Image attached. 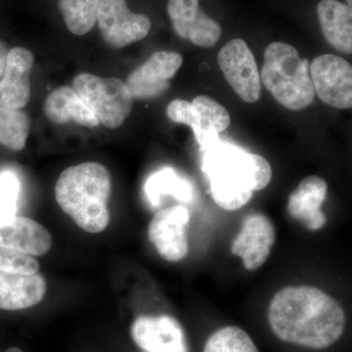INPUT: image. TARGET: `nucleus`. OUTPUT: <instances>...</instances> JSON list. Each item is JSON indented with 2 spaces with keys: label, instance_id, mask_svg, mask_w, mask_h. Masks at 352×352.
<instances>
[{
  "label": "nucleus",
  "instance_id": "f8f14e48",
  "mask_svg": "<svg viewBox=\"0 0 352 352\" xmlns=\"http://www.w3.org/2000/svg\"><path fill=\"white\" fill-rule=\"evenodd\" d=\"M275 243V228L263 214L247 215L231 245L234 256L242 258L245 270L254 271L265 263Z\"/></svg>",
  "mask_w": 352,
  "mask_h": 352
},
{
  "label": "nucleus",
  "instance_id": "cd10ccee",
  "mask_svg": "<svg viewBox=\"0 0 352 352\" xmlns=\"http://www.w3.org/2000/svg\"><path fill=\"white\" fill-rule=\"evenodd\" d=\"M9 51H7L6 46L0 41V80H1L2 75L6 69L7 56H8Z\"/></svg>",
  "mask_w": 352,
  "mask_h": 352
},
{
  "label": "nucleus",
  "instance_id": "f3484780",
  "mask_svg": "<svg viewBox=\"0 0 352 352\" xmlns=\"http://www.w3.org/2000/svg\"><path fill=\"white\" fill-rule=\"evenodd\" d=\"M46 282L41 275L18 274L0 271V309H27L45 296Z\"/></svg>",
  "mask_w": 352,
  "mask_h": 352
},
{
  "label": "nucleus",
  "instance_id": "aec40b11",
  "mask_svg": "<svg viewBox=\"0 0 352 352\" xmlns=\"http://www.w3.org/2000/svg\"><path fill=\"white\" fill-rule=\"evenodd\" d=\"M145 193L154 208L159 207L164 196L175 197L176 200L183 203H190L193 199V188L188 180L168 168L150 176L146 182Z\"/></svg>",
  "mask_w": 352,
  "mask_h": 352
},
{
  "label": "nucleus",
  "instance_id": "393cba45",
  "mask_svg": "<svg viewBox=\"0 0 352 352\" xmlns=\"http://www.w3.org/2000/svg\"><path fill=\"white\" fill-rule=\"evenodd\" d=\"M20 182L12 171L0 173V221H6L16 217Z\"/></svg>",
  "mask_w": 352,
  "mask_h": 352
},
{
  "label": "nucleus",
  "instance_id": "f257e3e1",
  "mask_svg": "<svg viewBox=\"0 0 352 352\" xmlns=\"http://www.w3.org/2000/svg\"><path fill=\"white\" fill-rule=\"evenodd\" d=\"M268 321L280 340L320 351L340 340L346 318L342 305L325 292L296 286L286 287L273 296Z\"/></svg>",
  "mask_w": 352,
  "mask_h": 352
},
{
  "label": "nucleus",
  "instance_id": "412c9836",
  "mask_svg": "<svg viewBox=\"0 0 352 352\" xmlns=\"http://www.w3.org/2000/svg\"><path fill=\"white\" fill-rule=\"evenodd\" d=\"M192 103L200 117L201 140L199 144L206 150L219 142L217 135L228 129L230 115L219 102L206 95L197 96Z\"/></svg>",
  "mask_w": 352,
  "mask_h": 352
},
{
  "label": "nucleus",
  "instance_id": "1a4fd4ad",
  "mask_svg": "<svg viewBox=\"0 0 352 352\" xmlns=\"http://www.w3.org/2000/svg\"><path fill=\"white\" fill-rule=\"evenodd\" d=\"M189 221V210L184 206H173L155 214L148 227V236L162 258L177 263L186 256Z\"/></svg>",
  "mask_w": 352,
  "mask_h": 352
},
{
  "label": "nucleus",
  "instance_id": "6ab92c4d",
  "mask_svg": "<svg viewBox=\"0 0 352 352\" xmlns=\"http://www.w3.org/2000/svg\"><path fill=\"white\" fill-rule=\"evenodd\" d=\"M43 110L47 120L53 124H66L73 120L88 129H94L100 124L75 89L69 87L53 90L44 102Z\"/></svg>",
  "mask_w": 352,
  "mask_h": 352
},
{
  "label": "nucleus",
  "instance_id": "ddd939ff",
  "mask_svg": "<svg viewBox=\"0 0 352 352\" xmlns=\"http://www.w3.org/2000/svg\"><path fill=\"white\" fill-rule=\"evenodd\" d=\"M168 13L178 36L196 45L212 47L221 36V27L201 10L199 0H168Z\"/></svg>",
  "mask_w": 352,
  "mask_h": 352
},
{
  "label": "nucleus",
  "instance_id": "a211bd4d",
  "mask_svg": "<svg viewBox=\"0 0 352 352\" xmlns=\"http://www.w3.org/2000/svg\"><path fill=\"white\" fill-rule=\"evenodd\" d=\"M317 16L322 34L340 52L352 54V8L339 0H321Z\"/></svg>",
  "mask_w": 352,
  "mask_h": 352
},
{
  "label": "nucleus",
  "instance_id": "4be33fe9",
  "mask_svg": "<svg viewBox=\"0 0 352 352\" xmlns=\"http://www.w3.org/2000/svg\"><path fill=\"white\" fill-rule=\"evenodd\" d=\"M100 0H59L65 24L72 34L83 36L91 31L98 17Z\"/></svg>",
  "mask_w": 352,
  "mask_h": 352
},
{
  "label": "nucleus",
  "instance_id": "2eb2a0df",
  "mask_svg": "<svg viewBox=\"0 0 352 352\" xmlns=\"http://www.w3.org/2000/svg\"><path fill=\"white\" fill-rule=\"evenodd\" d=\"M327 182L323 178L317 175L305 178L289 194V215L300 220L308 230H319L327 221L321 208L327 196Z\"/></svg>",
  "mask_w": 352,
  "mask_h": 352
},
{
  "label": "nucleus",
  "instance_id": "c756f323",
  "mask_svg": "<svg viewBox=\"0 0 352 352\" xmlns=\"http://www.w3.org/2000/svg\"><path fill=\"white\" fill-rule=\"evenodd\" d=\"M347 4L352 8V0H346Z\"/></svg>",
  "mask_w": 352,
  "mask_h": 352
},
{
  "label": "nucleus",
  "instance_id": "c85d7f7f",
  "mask_svg": "<svg viewBox=\"0 0 352 352\" xmlns=\"http://www.w3.org/2000/svg\"><path fill=\"white\" fill-rule=\"evenodd\" d=\"M6 352H24L22 349H18V347H10Z\"/></svg>",
  "mask_w": 352,
  "mask_h": 352
},
{
  "label": "nucleus",
  "instance_id": "bb28decb",
  "mask_svg": "<svg viewBox=\"0 0 352 352\" xmlns=\"http://www.w3.org/2000/svg\"><path fill=\"white\" fill-rule=\"evenodd\" d=\"M168 119L177 124H186L191 127L198 143L201 140V122L199 113L192 102L175 99L168 104L166 108Z\"/></svg>",
  "mask_w": 352,
  "mask_h": 352
},
{
  "label": "nucleus",
  "instance_id": "423d86ee",
  "mask_svg": "<svg viewBox=\"0 0 352 352\" xmlns=\"http://www.w3.org/2000/svg\"><path fill=\"white\" fill-rule=\"evenodd\" d=\"M217 61L235 94L247 103L261 98V76L258 65L245 41L234 38L221 48Z\"/></svg>",
  "mask_w": 352,
  "mask_h": 352
},
{
  "label": "nucleus",
  "instance_id": "6e6552de",
  "mask_svg": "<svg viewBox=\"0 0 352 352\" xmlns=\"http://www.w3.org/2000/svg\"><path fill=\"white\" fill-rule=\"evenodd\" d=\"M315 94L333 108H352V66L332 54L315 58L310 66Z\"/></svg>",
  "mask_w": 352,
  "mask_h": 352
},
{
  "label": "nucleus",
  "instance_id": "20e7f679",
  "mask_svg": "<svg viewBox=\"0 0 352 352\" xmlns=\"http://www.w3.org/2000/svg\"><path fill=\"white\" fill-rule=\"evenodd\" d=\"M261 78L275 100L289 110H302L314 100L307 60L302 59L291 44L273 43L267 46Z\"/></svg>",
  "mask_w": 352,
  "mask_h": 352
},
{
  "label": "nucleus",
  "instance_id": "b1692460",
  "mask_svg": "<svg viewBox=\"0 0 352 352\" xmlns=\"http://www.w3.org/2000/svg\"><path fill=\"white\" fill-rule=\"evenodd\" d=\"M204 352H258L254 340L237 326L215 331L206 342Z\"/></svg>",
  "mask_w": 352,
  "mask_h": 352
},
{
  "label": "nucleus",
  "instance_id": "39448f33",
  "mask_svg": "<svg viewBox=\"0 0 352 352\" xmlns=\"http://www.w3.org/2000/svg\"><path fill=\"white\" fill-rule=\"evenodd\" d=\"M73 88L99 122L108 129L122 126L132 112L133 97L120 78L80 74L74 78Z\"/></svg>",
  "mask_w": 352,
  "mask_h": 352
},
{
  "label": "nucleus",
  "instance_id": "f03ea898",
  "mask_svg": "<svg viewBox=\"0 0 352 352\" xmlns=\"http://www.w3.org/2000/svg\"><path fill=\"white\" fill-rule=\"evenodd\" d=\"M110 193V173L103 164L95 162L66 168L55 186L59 207L88 233H100L108 226Z\"/></svg>",
  "mask_w": 352,
  "mask_h": 352
},
{
  "label": "nucleus",
  "instance_id": "dca6fc26",
  "mask_svg": "<svg viewBox=\"0 0 352 352\" xmlns=\"http://www.w3.org/2000/svg\"><path fill=\"white\" fill-rule=\"evenodd\" d=\"M0 245L39 256L50 251L52 237L50 231L36 220L16 215L6 221H0Z\"/></svg>",
  "mask_w": 352,
  "mask_h": 352
},
{
  "label": "nucleus",
  "instance_id": "4468645a",
  "mask_svg": "<svg viewBox=\"0 0 352 352\" xmlns=\"http://www.w3.org/2000/svg\"><path fill=\"white\" fill-rule=\"evenodd\" d=\"M34 62V54L24 47L9 51L0 80V105L17 110L27 105L31 98L30 76Z\"/></svg>",
  "mask_w": 352,
  "mask_h": 352
},
{
  "label": "nucleus",
  "instance_id": "a878e982",
  "mask_svg": "<svg viewBox=\"0 0 352 352\" xmlns=\"http://www.w3.org/2000/svg\"><path fill=\"white\" fill-rule=\"evenodd\" d=\"M0 271L36 274L39 271V263L34 256L0 245Z\"/></svg>",
  "mask_w": 352,
  "mask_h": 352
},
{
  "label": "nucleus",
  "instance_id": "5701e85b",
  "mask_svg": "<svg viewBox=\"0 0 352 352\" xmlns=\"http://www.w3.org/2000/svg\"><path fill=\"white\" fill-rule=\"evenodd\" d=\"M30 126L27 113L0 105V144L13 151L24 149Z\"/></svg>",
  "mask_w": 352,
  "mask_h": 352
},
{
  "label": "nucleus",
  "instance_id": "9b49d317",
  "mask_svg": "<svg viewBox=\"0 0 352 352\" xmlns=\"http://www.w3.org/2000/svg\"><path fill=\"white\" fill-rule=\"evenodd\" d=\"M131 333L144 352H189L184 330L170 315L139 316L132 323Z\"/></svg>",
  "mask_w": 352,
  "mask_h": 352
},
{
  "label": "nucleus",
  "instance_id": "9d476101",
  "mask_svg": "<svg viewBox=\"0 0 352 352\" xmlns=\"http://www.w3.org/2000/svg\"><path fill=\"white\" fill-rule=\"evenodd\" d=\"M183 63V58L175 51L153 53L142 66L127 76L126 85L133 98L149 99L160 96L170 87V80Z\"/></svg>",
  "mask_w": 352,
  "mask_h": 352
},
{
  "label": "nucleus",
  "instance_id": "7ed1b4c3",
  "mask_svg": "<svg viewBox=\"0 0 352 352\" xmlns=\"http://www.w3.org/2000/svg\"><path fill=\"white\" fill-rule=\"evenodd\" d=\"M203 170L212 199L222 210H239L252 198L254 154L217 142L205 150Z\"/></svg>",
  "mask_w": 352,
  "mask_h": 352
},
{
  "label": "nucleus",
  "instance_id": "0eeeda50",
  "mask_svg": "<svg viewBox=\"0 0 352 352\" xmlns=\"http://www.w3.org/2000/svg\"><path fill=\"white\" fill-rule=\"evenodd\" d=\"M105 43L122 48L145 38L151 30V21L144 14L131 12L126 0H100L97 17Z\"/></svg>",
  "mask_w": 352,
  "mask_h": 352
}]
</instances>
